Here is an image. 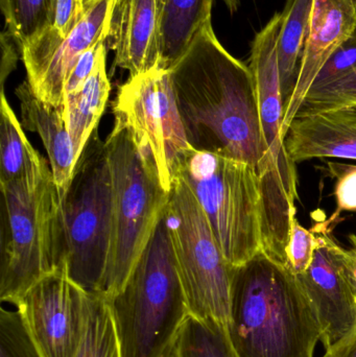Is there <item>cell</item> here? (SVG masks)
<instances>
[{
  "mask_svg": "<svg viewBox=\"0 0 356 357\" xmlns=\"http://www.w3.org/2000/svg\"><path fill=\"white\" fill-rule=\"evenodd\" d=\"M169 70L189 146L249 163L261 178L268 153L254 79L222 45L212 23Z\"/></svg>",
  "mask_w": 356,
  "mask_h": 357,
  "instance_id": "6da1fadb",
  "label": "cell"
},
{
  "mask_svg": "<svg viewBox=\"0 0 356 357\" xmlns=\"http://www.w3.org/2000/svg\"><path fill=\"white\" fill-rule=\"evenodd\" d=\"M228 331L240 357H315L322 342L298 277L263 252L235 268Z\"/></svg>",
  "mask_w": 356,
  "mask_h": 357,
  "instance_id": "7a4b0ae2",
  "label": "cell"
},
{
  "mask_svg": "<svg viewBox=\"0 0 356 357\" xmlns=\"http://www.w3.org/2000/svg\"><path fill=\"white\" fill-rule=\"evenodd\" d=\"M107 300L123 357H177L190 312L164 213L123 289Z\"/></svg>",
  "mask_w": 356,
  "mask_h": 357,
  "instance_id": "3957f363",
  "label": "cell"
},
{
  "mask_svg": "<svg viewBox=\"0 0 356 357\" xmlns=\"http://www.w3.org/2000/svg\"><path fill=\"white\" fill-rule=\"evenodd\" d=\"M0 300L17 305L44 276L65 266L61 197L52 172L37 185L0 183Z\"/></svg>",
  "mask_w": 356,
  "mask_h": 357,
  "instance_id": "277c9868",
  "label": "cell"
},
{
  "mask_svg": "<svg viewBox=\"0 0 356 357\" xmlns=\"http://www.w3.org/2000/svg\"><path fill=\"white\" fill-rule=\"evenodd\" d=\"M112 177V228L102 293L116 295L148 247L164 213L169 192L154 165L138 152L129 131L115 121L107 138Z\"/></svg>",
  "mask_w": 356,
  "mask_h": 357,
  "instance_id": "5b68a950",
  "label": "cell"
},
{
  "mask_svg": "<svg viewBox=\"0 0 356 357\" xmlns=\"http://www.w3.org/2000/svg\"><path fill=\"white\" fill-rule=\"evenodd\" d=\"M175 176L194 193L228 264L238 268L263 251L261 178L252 165L192 149Z\"/></svg>",
  "mask_w": 356,
  "mask_h": 357,
  "instance_id": "8992f818",
  "label": "cell"
},
{
  "mask_svg": "<svg viewBox=\"0 0 356 357\" xmlns=\"http://www.w3.org/2000/svg\"><path fill=\"white\" fill-rule=\"evenodd\" d=\"M65 268L88 294L102 293L112 228V177L106 144L96 130L61 197Z\"/></svg>",
  "mask_w": 356,
  "mask_h": 357,
  "instance_id": "52a82bcc",
  "label": "cell"
},
{
  "mask_svg": "<svg viewBox=\"0 0 356 357\" xmlns=\"http://www.w3.org/2000/svg\"><path fill=\"white\" fill-rule=\"evenodd\" d=\"M164 215L190 314L228 327L236 268L224 257L200 204L180 176L171 183Z\"/></svg>",
  "mask_w": 356,
  "mask_h": 357,
  "instance_id": "ba28073f",
  "label": "cell"
},
{
  "mask_svg": "<svg viewBox=\"0 0 356 357\" xmlns=\"http://www.w3.org/2000/svg\"><path fill=\"white\" fill-rule=\"evenodd\" d=\"M115 121L125 126L144 160L154 165L169 192L173 177L192 146L186 138L171 70L158 66L130 77L113 102Z\"/></svg>",
  "mask_w": 356,
  "mask_h": 357,
  "instance_id": "9c48e42d",
  "label": "cell"
},
{
  "mask_svg": "<svg viewBox=\"0 0 356 357\" xmlns=\"http://www.w3.org/2000/svg\"><path fill=\"white\" fill-rule=\"evenodd\" d=\"M114 3L115 0H100L88 8L66 37L52 26L21 46L27 82L44 104L63 110L65 81L79 56L108 38Z\"/></svg>",
  "mask_w": 356,
  "mask_h": 357,
  "instance_id": "30bf717a",
  "label": "cell"
},
{
  "mask_svg": "<svg viewBox=\"0 0 356 357\" xmlns=\"http://www.w3.org/2000/svg\"><path fill=\"white\" fill-rule=\"evenodd\" d=\"M88 297L61 266L38 281L17 304L44 357L77 356L85 333Z\"/></svg>",
  "mask_w": 356,
  "mask_h": 357,
  "instance_id": "8fae6325",
  "label": "cell"
},
{
  "mask_svg": "<svg viewBox=\"0 0 356 357\" xmlns=\"http://www.w3.org/2000/svg\"><path fill=\"white\" fill-rule=\"evenodd\" d=\"M336 222L330 218L311 228L317 237L314 259L297 275L319 318L325 351L344 343L356 331V298L345 266L346 248L332 234Z\"/></svg>",
  "mask_w": 356,
  "mask_h": 357,
  "instance_id": "7c38bea8",
  "label": "cell"
},
{
  "mask_svg": "<svg viewBox=\"0 0 356 357\" xmlns=\"http://www.w3.org/2000/svg\"><path fill=\"white\" fill-rule=\"evenodd\" d=\"M281 22V13H276L255 35L251 44L249 68L254 79L261 131L268 153L267 167L261 177L281 178L290 186L297 187V165L288 156L282 134L284 98L277 56Z\"/></svg>",
  "mask_w": 356,
  "mask_h": 357,
  "instance_id": "4fadbf2b",
  "label": "cell"
},
{
  "mask_svg": "<svg viewBox=\"0 0 356 357\" xmlns=\"http://www.w3.org/2000/svg\"><path fill=\"white\" fill-rule=\"evenodd\" d=\"M355 33L356 6L353 0H314L296 85L284 104V140L318 73L330 56Z\"/></svg>",
  "mask_w": 356,
  "mask_h": 357,
  "instance_id": "5bb4252c",
  "label": "cell"
},
{
  "mask_svg": "<svg viewBox=\"0 0 356 357\" xmlns=\"http://www.w3.org/2000/svg\"><path fill=\"white\" fill-rule=\"evenodd\" d=\"M115 64L130 77L160 66L161 50L156 0H115L108 38Z\"/></svg>",
  "mask_w": 356,
  "mask_h": 357,
  "instance_id": "9a60e30c",
  "label": "cell"
},
{
  "mask_svg": "<svg viewBox=\"0 0 356 357\" xmlns=\"http://www.w3.org/2000/svg\"><path fill=\"white\" fill-rule=\"evenodd\" d=\"M284 142L296 165L311 159L356 161V105L295 117Z\"/></svg>",
  "mask_w": 356,
  "mask_h": 357,
  "instance_id": "2e32d148",
  "label": "cell"
},
{
  "mask_svg": "<svg viewBox=\"0 0 356 357\" xmlns=\"http://www.w3.org/2000/svg\"><path fill=\"white\" fill-rule=\"evenodd\" d=\"M15 93L20 102L21 125L27 131L36 132L43 142L59 195L63 197L77 163L63 110L44 104L27 81L20 84Z\"/></svg>",
  "mask_w": 356,
  "mask_h": 357,
  "instance_id": "e0dca14e",
  "label": "cell"
},
{
  "mask_svg": "<svg viewBox=\"0 0 356 357\" xmlns=\"http://www.w3.org/2000/svg\"><path fill=\"white\" fill-rule=\"evenodd\" d=\"M106 58L107 50L104 47L92 75L81 87L64 96L63 119L77 160L92 134L98 130L110 96L111 84L107 73Z\"/></svg>",
  "mask_w": 356,
  "mask_h": 357,
  "instance_id": "ac0fdd59",
  "label": "cell"
},
{
  "mask_svg": "<svg viewBox=\"0 0 356 357\" xmlns=\"http://www.w3.org/2000/svg\"><path fill=\"white\" fill-rule=\"evenodd\" d=\"M160 35V67L171 69L207 25L213 0H156Z\"/></svg>",
  "mask_w": 356,
  "mask_h": 357,
  "instance_id": "d6986e66",
  "label": "cell"
},
{
  "mask_svg": "<svg viewBox=\"0 0 356 357\" xmlns=\"http://www.w3.org/2000/svg\"><path fill=\"white\" fill-rule=\"evenodd\" d=\"M52 173L47 161L31 146L21 121L1 90L0 100V183L37 185Z\"/></svg>",
  "mask_w": 356,
  "mask_h": 357,
  "instance_id": "ffe728a7",
  "label": "cell"
},
{
  "mask_svg": "<svg viewBox=\"0 0 356 357\" xmlns=\"http://www.w3.org/2000/svg\"><path fill=\"white\" fill-rule=\"evenodd\" d=\"M314 0H286L277 40L278 65L286 104L296 85L309 35Z\"/></svg>",
  "mask_w": 356,
  "mask_h": 357,
  "instance_id": "44dd1931",
  "label": "cell"
},
{
  "mask_svg": "<svg viewBox=\"0 0 356 357\" xmlns=\"http://www.w3.org/2000/svg\"><path fill=\"white\" fill-rule=\"evenodd\" d=\"M75 357H123L110 305L100 294L88 297L85 333Z\"/></svg>",
  "mask_w": 356,
  "mask_h": 357,
  "instance_id": "7402d4cb",
  "label": "cell"
},
{
  "mask_svg": "<svg viewBox=\"0 0 356 357\" xmlns=\"http://www.w3.org/2000/svg\"><path fill=\"white\" fill-rule=\"evenodd\" d=\"M58 0H0L8 33L19 46L54 25Z\"/></svg>",
  "mask_w": 356,
  "mask_h": 357,
  "instance_id": "603a6c76",
  "label": "cell"
},
{
  "mask_svg": "<svg viewBox=\"0 0 356 357\" xmlns=\"http://www.w3.org/2000/svg\"><path fill=\"white\" fill-rule=\"evenodd\" d=\"M177 357H240L228 327L190 314L178 342Z\"/></svg>",
  "mask_w": 356,
  "mask_h": 357,
  "instance_id": "cb8c5ba5",
  "label": "cell"
},
{
  "mask_svg": "<svg viewBox=\"0 0 356 357\" xmlns=\"http://www.w3.org/2000/svg\"><path fill=\"white\" fill-rule=\"evenodd\" d=\"M0 357H44L18 310H0Z\"/></svg>",
  "mask_w": 356,
  "mask_h": 357,
  "instance_id": "d4e9b609",
  "label": "cell"
},
{
  "mask_svg": "<svg viewBox=\"0 0 356 357\" xmlns=\"http://www.w3.org/2000/svg\"><path fill=\"white\" fill-rule=\"evenodd\" d=\"M355 105L356 69L340 81L307 93L296 117Z\"/></svg>",
  "mask_w": 356,
  "mask_h": 357,
  "instance_id": "484cf974",
  "label": "cell"
},
{
  "mask_svg": "<svg viewBox=\"0 0 356 357\" xmlns=\"http://www.w3.org/2000/svg\"><path fill=\"white\" fill-rule=\"evenodd\" d=\"M317 237L313 229H307L299 222L297 215L292 220L290 237L286 245L288 268L295 275L304 273L314 259Z\"/></svg>",
  "mask_w": 356,
  "mask_h": 357,
  "instance_id": "4316f807",
  "label": "cell"
},
{
  "mask_svg": "<svg viewBox=\"0 0 356 357\" xmlns=\"http://www.w3.org/2000/svg\"><path fill=\"white\" fill-rule=\"evenodd\" d=\"M355 69L356 33L330 56L316 77L309 92L317 91L326 86L332 85L350 75Z\"/></svg>",
  "mask_w": 356,
  "mask_h": 357,
  "instance_id": "83f0119b",
  "label": "cell"
},
{
  "mask_svg": "<svg viewBox=\"0 0 356 357\" xmlns=\"http://www.w3.org/2000/svg\"><path fill=\"white\" fill-rule=\"evenodd\" d=\"M324 171L336 180V209L332 218L339 220L343 211H356V165L327 161Z\"/></svg>",
  "mask_w": 356,
  "mask_h": 357,
  "instance_id": "f1b7e54d",
  "label": "cell"
},
{
  "mask_svg": "<svg viewBox=\"0 0 356 357\" xmlns=\"http://www.w3.org/2000/svg\"><path fill=\"white\" fill-rule=\"evenodd\" d=\"M105 41L106 40H102L95 45L88 48L77 59L75 66L71 68L70 73H69L68 77L65 81L64 96L81 87L85 83L86 79L92 75L94 69H95L96 64H98L100 52L105 47Z\"/></svg>",
  "mask_w": 356,
  "mask_h": 357,
  "instance_id": "f546056e",
  "label": "cell"
},
{
  "mask_svg": "<svg viewBox=\"0 0 356 357\" xmlns=\"http://www.w3.org/2000/svg\"><path fill=\"white\" fill-rule=\"evenodd\" d=\"M83 14L79 0H58L52 26L58 29L63 37H66L77 26Z\"/></svg>",
  "mask_w": 356,
  "mask_h": 357,
  "instance_id": "4dcf8cb0",
  "label": "cell"
},
{
  "mask_svg": "<svg viewBox=\"0 0 356 357\" xmlns=\"http://www.w3.org/2000/svg\"><path fill=\"white\" fill-rule=\"evenodd\" d=\"M349 243L350 247L345 250V266L356 298V235L349 236Z\"/></svg>",
  "mask_w": 356,
  "mask_h": 357,
  "instance_id": "1f68e13d",
  "label": "cell"
},
{
  "mask_svg": "<svg viewBox=\"0 0 356 357\" xmlns=\"http://www.w3.org/2000/svg\"><path fill=\"white\" fill-rule=\"evenodd\" d=\"M2 48H3V56H2L1 64V87L3 90L4 81H6V77L14 70L17 56L15 54L14 47L8 42V45H6V43L2 41Z\"/></svg>",
  "mask_w": 356,
  "mask_h": 357,
  "instance_id": "d6a6232c",
  "label": "cell"
},
{
  "mask_svg": "<svg viewBox=\"0 0 356 357\" xmlns=\"http://www.w3.org/2000/svg\"><path fill=\"white\" fill-rule=\"evenodd\" d=\"M330 351L334 354V357H356V331L344 343L332 348Z\"/></svg>",
  "mask_w": 356,
  "mask_h": 357,
  "instance_id": "836d02e7",
  "label": "cell"
},
{
  "mask_svg": "<svg viewBox=\"0 0 356 357\" xmlns=\"http://www.w3.org/2000/svg\"><path fill=\"white\" fill-rule=\"evenodd\" d=\"M224 3L227 6L228 10L231 13H235L240 6V0H223Z\"/></svg>",
  "mask_w": 356,
  "mask_h": 357,
  "instance_id": "e575fe53",
  "label": "cell"
},
{
  "mask_svg": "<svg viewBox=\"0 0 356 357\" xmlns=\"http://www.w3.org/2000/svg\"><path fill=\"white\" fill-rule=\"evenodd\" d=\"M98 1H100V0H79L82 13L85 12L88 8H90V6H93L94 3Z\"/></svg>",
  "mask_w": 356,
  "mask_h": 357,
  "instance_id": "d590c367",
  "label": "cell"
},
{
  "mask_svg": "<svg viewBox=\"0 0 356 357\" xmlns=\"http://www.w3.org/2000/svg\"><path fill=\"white\" fill-rule=\"evenodd\" d=\"M323 357H334V354L330 351L325 352V354H324Z\"/></svg>",
  "mask_w": 356,
  "mask_h": 357,
  "instance_id": "8d00e7d4",
  "label": "cell"
},
{
  "mask_svg": "<svg viewBox=\"0 0 356 357\" xmlns=\"http://www.w3.org/2000/svg\"><path fill=\"white\" fill-rule=\"evenodd\" d=\"M353 1H355V6H356V0H353Z\"/></svg>",
  "mask_w": 356,
  "mask_h": 357,
  "instance_id": "74e56055",
  "label": "cell"
}]
</instances>
